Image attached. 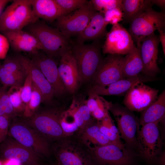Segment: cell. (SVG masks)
Here are the masks:
<instances>
[{
  "label": "cell",
  "instance_id": "obj_1",
  "mask_svg": "<svg viewBox=\"0 0 165 165\" xmlns=\"http://www.w3.org/2000/svg\"><path fill=\"white\" fill-rule=\"evenodd\" d=\"M24 29L37 39L42 47L43 51L50 57H60L64 52L71 50L73 43L70 38L43 20H39Z\"/></svg>",
  "mask_w": 165,
  "mask_h": 165
},
{
  "label": "cell",
  "instance_id": "obj_2",
  "mask_svg": "<svg viewBox=\"0 0 165 165\" xmlns=\"http://www.w3.org/2000/svg\"><path fill=\"white\" fill-rule=\"evenodd\" d=\"M98 41L89 44L73 43L71 50L75 60L81 82L93 80L103 59Z\"/></svg>",
  "mask_w": 165,
  "mask_h": 165
},
{
  "label": "cell",
  "instance_id": "obj_3",
  "mask_svg": "<svg viewBox=\"0 0 165 165\" xmlns=\"http://www.w3.org/2000/svg\"><path fill=\"white\" fill-rule=\"evenodd\" d=\"M39 20L32 9L31 0H14L0 17V32L23 30Z\"/></svg>",
  "mask_w": 165,
  "mask_h": 165
},
{
  "label": "cell",
  "instance_id": "obj_4",
  "mask_svg": "<svg viewBox=\"0 0 165 165\" xmlns=\"http://www.w3.org/2000/svg\"><path fill=\"white\" fill-rule=\"evenodd\" d=\"M165 13L158 12L152 7L136 16L130 22L128 32L137 47L140 48L142 40L156 30L164 31Z\"/></svg>",
  "mask_w": 165,
  "mask_h": 165
},
{
  "label": "cell",
  "instance_id": "obj_5",
  "mask_svg": "<svg viewBox=\"0 0 165 165\" xmlns=\"http://www.w3.org/2000/svg\"><path fill=\"white\" fill-rule=\"evenodd\" d=\"M62 112L53 108L38 110L24 121L46 139H59L65 136L60 123Z\"/></svg>",
  "mask_w": 165,
  "mask_h": 165
},
{
  "label": "cell",
  "instance_id": "obj_6",
  "mask_svg": "<svg viewBox=\"0 0 165 165\" xmlns=\"http://www.w3.org/2000/svg\"><path fill=\"white\" fill-rule=\"evenodd\" d=\"M9 136L23 145L29 148L38 155L47 156L50 153L47 140L23 121L10 124Z\"/></svg>",
  "mask_w": 165,
  "mask_h": 165
},
{
  "label": "cell",
  "instance_id": "obj_7",
  "mask_svg": "<svg viewBox=\"0 0 165 165\" xmlns=\"http://www.w3.org/2000/svg\"><path fill=\"white\" fill-rule=\"evenodd\" d=\"M159 122L142 125L138 132L136 148L141 156L149 162L154 160L162 149L163 143L158 127Z\"/></svg>",
  "mask_w": 165,
  "mask_h": 165
},
{
  "label": "cell",
  "instance_id": "obj_8",
  "mask_svg": "<svg viewBox=\"0 0 165 165\" xmlns=\"http://www.w3.org/2000/svg\"><path fill=\"white\" fill-rule=\"evenodd\" d=\"M96 11L88 1L79 9L58 19L55 21L56 28L69 38L77 36L86 27Z\"/></svg>",
  "mask_w": 165,
  "mask_h": 165
},
{
  "label": "cell",
  "instance_id": "obj_9",
  "mask_svg": "<svg viewBox=\"0 0 165 165\" xmlns=\"http://www.w3.org/2000/svg\"><path fill=\"white\" fill-rule=\"evenodd\" d=\"M109 111L113 116L121 137L129 147L136 148L139 120L132 111L118 104H111Z\"/></svg>",
  "mask_w": 165,
  "mask_h": 165
},
{
  "label": "cell",
  "instance_id": "obj_10",
  "mask_svg": "<svg viewBox=\"0 0 165 165\" xmlns=\"http://www.w3.org/2000/svg\"><path fill=\"white\" fill-rule=\"evenodd\" d=\"M136 47L128 31L118 23L113 25L107 33L101 50L105 54L127 55Z\"/></svg>",
  "mask_w": 165,
  "mask_h": 165
},
{
  "label": "cell",
  "instance_id": "obj_11",
  "mask_svg": "<svg viewBox=\"0 0 165 165\" xmlns=\"http://www.w3.org/2000/svg\"><path fill=\"white\" fill-rule=\"evenodd\" d=\"M158 92L157 89L139 82L126 93L123 102L131 111L141 112L156 100Z\"/></svg>",
  "mask_w": 165,
  "mask_h": 165
},
{
  "label": "cell",
  "instance_id": "obj_12",
  "mask_svg": "<svg viewBox=\"0 0 165 165\" xmlns=\"http://www.w3.org/2000/svg\"><path fill=\"white\" fill-rule=\"evenodd\" d=\"M30 54L31 59L52 86L55 96L63 94L67 90L60 77L57 64L53 58L47 56L42 50Z\"/></svg>",
  "mask_w": 165,
  "mask_h": 165
},
{
  "label": "cell",
  "instance_id": "obj_13",
  "mask_svg": "<svg viewBox=\"0 0 165 165\" xmlns=\"http://www.w3.org/2000/svg\"><path fill=\"white\" fill-rule=\"evenodd\" d=\"M0 154L6 160H15L21 165H39L38 155L9 135L0 144Z\"/></svg>",
  "mask_w": 165,
  "mask_h": 165
},
{
  "label": "cell",
  "instance_id": "obj_14",
  "mask_svg": "<svg viewBox=\"0 0 165 165\" xmlns=\"http://www.w3.org/2000/svg\"><path fill=\"white\" fill-rule=\"evenodd\" d=\"M124 57L122 55L108 54L103 58L93 80V85H104L124 79L122 68Z\"/></svg>",
  "mask_w": 165,
  "mask_h": 165
},
{
  "label": "cell",
  "instance_id": "obj_15",
  "mask_svg": "<svg viewBox=\"0 0 165 165\" xmlns=\"http://www.w3.org/2000/svg\"><path fill=\"white\" fill-rule=\"evenodd\" d=\"M93 150L95 158L101 165H131L134 161L129 150L112 144L97 147Z\"/></svg>",
  "mask_w": 165,
  "mask_h": 165
},
{
  "label": "cell",
  "instance_id": "obj_16",
  "mask_svg": "<svg viewBox=\"0 0 165 165\" xmlns=\"http://www.w3.org/2000/svg\"><path fill=\"white\" fill-rule=\"evenodd\" d=\"M159 37L154 33L145 38L140 47L143 64L141 72L146 76L155 78L160 71L158 66Z\"/></svg>",
  "mask_w": 165,
  "mask_h": 165
},
{
  "label": "cell",
  "instance_id": "obj_17",
  "mask_svg": "<svg viewBox=\"0 0 165 165\" xmlns=\"http://www.w3.org/2000/svg\"><path fill=\"white\" fill-rule=\"evenodd\" d=\"M60 57L58 66L60 77L66 90L74 94L81 82L75 60L71 50L64 52Z\"/></svg>",
  "mask_w": 165,
  "mask_h": 165
},
{
  "label": "cell",
  "instance_id": "obj_18",
  "mask_svg": "<svg viewBox=\"0 0 165 165\" xmlns=\"http://www.w3.org/2000/svg\"><path fill=\"white\" fill-rule=\"evenodd\" d=\"M19 61L26 74L31 77L33 82L41 92L43 102L50 103L55 96L51 85L38 68L31 59L21 54L16 57Z\"/></svg>",
  "mask_w": 165,
  "mask_h": 165
},
{
  "label": "cell",
  "instance_id": "obj_19",
  "mask_svg": "<svg viewBox=\"0 0 165 165\" xmlns=\"http://www.w3.org/2000/svg\"><path fill=\"white\" fill-rule=\"evenodd\" d=\"M156 80L145 75L123 79L104 85H93L89 89L99 95H120L126 93L134 84L139 82H144Z\"/></svg>",
  "mask_w": 165,
  "mask_h": 165
},
{
  "label": "cell",
  "instance_id": "obj_20",
  "mask_svg": "<svg viewBox=\"0 0 165 165\" xmlns=\"http://www.w3.org/2000/svg\"><path fill=\"white\" fill-rule=\"evenodd\" d=\"M1 33L8 39L10 46L16 51L31 54L39 50H42V47L37 39L24 30Z\"/></svg>",
  "mask_w": 165,
  "mask_h": 165
},
{
  "label": "cell",
  "instance_id": "obj_21",
  "mask_svg": "<svg viewBox=\"0 0 165 165\" xmlns=\"http://www.w3.org/2000/svg\"><path fill=\"white\" fill-rule=\"evenodd\" d=\"M108 24L105 21L104 14L95 11L83 31L77 36L76 42L84 43L86 41H98L105 36Z\"/></svg>",
  "mask_w": 165,
  "mask_h": 165
},
{
  "label": "cell",
  "instance_id": "obj_22",
  "mask_svg": "<svg viewBox=\"0 0 165 165\" xmlns=\"http://www.w3.org/2000/svg\"><path fill=\"white\" fill-rule=\"evenodd\" d=\"M59 165H92L90 157L82 150L67 143L61 145L56 153Z\"/></svg>",
  "mask_w": 165,
  "mask_h": 165
},
{
  "label": "cell",
  "instance_id": "obj_23",
  "mask_svg": "<svg viewBox=\"0 0 165 165\" xmlns=\"http://www.w3.org/2000/svg\"><path fill=\"white\" fill-rule=\"evenodd\" d=\"M33 11L38 19L52 22L65 15L55 0H31Z\"/></svg>",
  "mask_w": 165,
  "mask_h": 165
},
{
  "label": "cell",
  "instance_id": "obj_24",
  "mask_svg": "<svg viewBox=\"0 0 165 165\" xmlns=\"http://www.w3.org/2000/svg\"><path fill=\"white\" fill-rule=\"evenodd\" d=\"M141 112L139 121L141 126L164 119L165 90H163L155 101Z\"/></svg>",
  "mask_w": 165,
  "mask_h": 165
},
{
  "label": "cell",
  "instance_id": "obj_25",
  "mask_svg": "<svg viewBox=\"0 0 165 165\" xmlns=\"http://www.w3.org/2000/svg\"><path fill=\"white\" fill-rule=\"evenodd\" d=\"M73 116L79 128L84 129L91 125V113L86 105V100L82 97L73 98L68 109Z\"/></svg>",
  "mask_w": 165,
  "mask_h": 165
},
{
  "label": "cell",
  "instance_id": "obj_26",
  "mask_svg": "<svg viewBox=\"0 0 165 165\" xmlns=\"http://www.w3.org/2000/svg\"><path fill=\"white\" fill-rule=\"evenodd\" d=\"M143 68L140 49L136 47L132 52L124 57L122 73L124 79L138 75Z\"/></svg>",
  "mask_w": 165,
  "mask_h": 165
},
{
  "label": "cell",
  "instance_id": "obj_27",
  "mask_svg": "<svg viewBox=\"0 0 165 165\" xmlns=\"http://www.w3.org/2000/svg\"><path fill=\"white\" fill-rule=\"evenodd\" d=\"M83 143L93 150L99 146L112 144L100 131L98 125H90L85 129L81 136Z\"/></svg>",
  "mask_w": 165,
  "mask_h": 165
},
{
  "label": "cell",
  "instance_id": "obj_28",
  "mask_svg": "<svg viewBox=\"0 0 165 165\" xmlns=\"http://www.w3.org/2000/svg\"><path fill=\"white\" fill-rule=\"evenodd\" d=\"M152 6L151 0H122L123 20L130 23L136 16Z\"/></svg>",
  "mask_w": 165,
  "mask_h": 165
},
{
  "label": "cell",
  "instance_id": "obj_29",
  "mask_svg": "<svg viewBox=\"0 0 165 165\" xmlns=\"http://www.w3.org/2000/svg\"><path fill=\"white\" fill-rule=\"evenodd\" d=\"M27 74L25 72L13 73L8 72L0 65V82L7 88L12 86H22Z\"/></svg>",
  "mask_w": 165,
  "mask_h": 165
},
{
  "label": "cell",
  "instance_id": "obj_30",
  "mask_svg": "<svg viewBox=\"0 0 165 165\" xmlns=\"http://www.w3.org/2000/svg\"><path fill=\"white\" fill-rule=\"evenodd\" d=\"M42 94L39 89L33 82L31 97L28 103L25 105L23 115L28 118L32 116L38 110L42 102Z\"/></svg>",
  "mask_w": 165,
  "mask_h": 165
},
{
  "label": "cell",
  "instance_id": "obj_31",
  "mask_svg": "<svg viewBox=\"0 0 165 165\" xmlns=\"http://www.w3.org/2000/svg\"><path fill=\"white\" fill-rule=\"evenodd\" d=\"M7 88L3 86L0 87V115L10 120L18 115L11 104Z\"/></svg>",
  "mask_w": 165,
  "mask_h": 165
},
{
  "label": "cell",
  "instance_id": "obj_32",
  "mask_svg": "<svg viewBox=\"0 0 165 165\" xmlns=\"http://www.w3.org/2000/svg\"><path fill=\"white\" fill-rule=\"evenodd\" d=\"M22 86H12L7 90L11 104L18 115L21 114H23L25 106L21 97Z\"/></svg>",
  "mask_w": 165,
  "mask_h": 165
},
{
  "label": "cell",
  "instance_id": "obj_33",
  "mask_svg": "<svg viewBox=\"0 0 165 165\" xmlns=\"http://www.w3.org/2000/svg\"><path fill=\"white\" fill-rule=\"evenodd\" d=\"M60 123L64 136L70 135L79 128L73 116L68 110L62 112Z\"/></svg>",
  "mask_w": 165,
  "mask_h": 165
},
{
  "label": "cell",
  "instance_id": "obj_34",
  "mask_svg": "<svg viewBox=\"0 0 165 165\" xmlns=\"http://www.w3.org/2000/svg\"><path fill=\"white\" fill-rule=\"evenodd\" d=\"M88 93L86 105L91 113L99 108L109 107L112 104L111 102L90 90H89Z\"/></svg>",
  "mask_w": 165,
  "mask_h": 165
},
{
  "label": "cell",
  "instance_id": "obj_35",
  "mask_svg": "<svg viewBox=\"0 0 165 165\" xmlns=\"http://www.w3.org/2000/svg\"><path fill=\"white\" fill-rule=\"evenodd\" d=\"M90 1L97 11L104 14L115 8L122 9V0H91Z\"/></svg>",
  "mask_w": 165,
  "mask_h": 165
},
{
  "label": "cell",
  "instance_id": "obj_36",
  "mask_svg": "<svg viewBox=\"0 0 165 165\" xmlns=\"http://www.w3.org/2000/svg\"><path fill=\"white\" fill-rule=\"evenodd\" d=\"M55 0L65 15L79 9L88 1L86 0Z\"/></svg>",
  "mask_w": 165,
  "mask_h": 165
},
{
  "label": "cell",
  "instance_id": "obj_37",
  "mask_svg": "<svg viewBox=\"0 0 165 165\" xmlns=\"http://www.w3.org/2000/svg\"><path fill=\"white\" fill-rule=\"evenodd\" d=\"M1 65L6 71L13 73L24 72L19 61L16 57H6Z\"/></svg>",
  "mask_w": 165,
  "mask_h": 165
},
{
  "label": "cell",
  "instance_id": "obj_38",
  "mask_svg": "<svg viewBox=\"0 0 165 165\" xmlns=\"http://www.w3.org/2000/svg\"><path fill=\"white\" fill-rule=\"evenodd\" d=\"M123 13L122 9L115 8L106 12L104 14L105 21L108 24L114 25L123 20Z\"/></svg>",
  "mask_w": 165,
  "mask_h": 165
},
{
  "label": "cell",
  "instance_id": "obj_39",
  "mask_svg": "<svg viewBox=\"0 0 165 165\" xmlns=\"http://www.w3.org/2000/svg\"><path fill=\"white\" fill-rule=\"evenodd\" d=\"M98 123L101 132L106 137L112 144L122 149L125 148L124 145L121 141L119 134L113 132L107 127L101 125L99 123Z\"/></svg>",
  "mask_w": 165,
  "mask_h": 165
},
{
  "label": "cell",
  "instance_id": "obj_40",
  "mask_svg": "<svg viewBox=\"0 0 165 165\" xmlns=\"http://www.w3.org/2000/svg\"><path fill=\"white\" fill-rule=\"evenodd\" d=\"M32 81L30 76L27 74L22 85L21 95L22 101L25 105L29 102L31 94Z\"/></svg>",
  "mask_w": 165,
  "mask_h": 165
},
{
  "label": "cell",
  "instance_id": "obj_41",
  "mask_svg": "<svg viewBox=\"0 0 165 165\" xmlns=\"http://www.w3.org/2000/svg\"><path fill=\"white\" fill-rule=\"evenodd\" d=\"M9 121L6 117L0 115V144L8 135Z\"/></svg>",
  "mask_w": 165,
  "mask_h": 165
},
{
  "label": "cell",
  "instance_id": "obj_42",
  "mask_svg": "<svg viewBox=\"0 0 165 165\" xmlns=\"http://www.w3.org/2000/svg\"><path fill=\"white\" fill-rule=\"evenodd\" d=\"M10 46L6 38L0 34V59H4L7 57Z\"/></svg>",
  "mask_w": 165,
  "mask_h": 165
},
{
  "label": "cell",
  "instance_id": "obj_43",
  "mask_svg": "<svg viewBox=\"0 0 165 165\" xmlns=\"http://www.w3.org/2000/svg\"><path fill=\"white\" fill-rule=\"evenodd\" d=\"M109 108H99L94 110L91 115L98 120L101 121L109 115L108 111Z\"/></svg>",
  "mask_w": 165,
  "mask_h": 165
},
{
  "label": "cell",
  "instance_id": "obj_44",
  "mask_svg": "<svg viewBox=\"0 0 165 165\" xmlns=\"http://www.w3.org/2000/svg\"><path fill=\"white\" fill-rule=\"evenodd\" d=\"M101 121L99 123L101 125L107 127L113 132L120 134L117 127L115 125L110 115Z\"/></svg>",
  "mask_w": 165,
  "mask_h": 165
},
{
  "label": "cell",
  "instance_id": "obj_45",
  "mask_svg": "<svg viewBox=\"0 0 165 165\" xmlns=\"http://www.w3.org/2000/svg\"><path fill=\"white\" fill-rule=\"evenodd\" d=\"M159 33V39L160 42L162 47L164 56L165 55V33L163 31L160 29L157 30Z\"/></svg>",
  "mask_w": 165,
  "mask_h": 165
},
{
  "label": "cell",
  "instance_id": "obj_46",
  "mask_svg": "<svg viewBox=\"0 0 165 165\" xmlns=\"http://www.w3.org/2000/svg\"><path fill=\"white\" fill-rule=\"evenodd\" d=\"M152 5H156L161 9H164L165 7V0H151Z\"/></svg>",
  "mask_w": 165,
  "mask_h": 165
},
{
  "label": "cell",
  "instance_id": "obj_47",
  "mask_svg": "<svg viewBox=\"0 0 165 165\" xmlns=\"http://www.w3.org/2000/svg\"><path fill=\"white\" fill-rule=\"evenodd\" d=\"M11 1L9 0H0V17L6 6Z\"/></svg>",
  "mask_w": 165,
  "mask_h": 165
},
{
  "label": "cell",
  "instance_id": "obj_48",
  "mask_svg": "<svg viewBox=\"0 0 165 165\" xmlns=\"http://www.w3.org/2000/svg\"><path fill=\"white\" fill-rule=\"evenodd\" d=\"M7 162L3 163V165H21L17 161L13 160H7Z\"/></svg>",
  "mask_w": 165,
  "mask_h": 165
},
{
  "label": "cell",
  "instance_id": "obj_49",
  "mask_svg": "<svg viewBox=\"0 0 165 165\" xmlns=\"http://www.w3.org/2000/svg\"><path fill=\"white\" fill-rule=\"evenodd\" d=\"M0 165H3V163L0 160Z\"/></svg>",
  "mask_w": 165,
  "mask_h": 165
}]
</instances>
